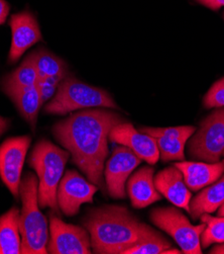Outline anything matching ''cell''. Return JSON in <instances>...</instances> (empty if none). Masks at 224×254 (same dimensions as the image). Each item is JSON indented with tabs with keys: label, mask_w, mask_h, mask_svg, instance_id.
<instances>
[{
	"label": "cell",
	"mask_w": 224,
	"mask_h": 254,
	"mask_svg": "<svg viewBox=\"0 0 224 254\" xmlns=\"http://www.w3.org/2000/svg\"><path fill=\"white\" fill-rule=\"evenodd\" d=\"M223 156H224V151H223Z\"/></svg>",
	"instance_id": "cell-33"
},
{
	"label": "cell",
	"mask_w": 224,
	"mask_h": 254,
	"mask_svg": "<svg viewBox=\"0 0 224 254\" xmlns=\"http://www.w3.org/2000/svg\"><path fill=\"white\" fill-rule=\"evenodd\" d=\"M83 223L90 235L92 250L98 254H123L135 244L159 234L121 206L93 209Z\"/></svg>",
	"instance_id": "cell-2"
},
{
	"label": "cell",
	"mask_w": 224,
	"mask_h": 254,
	"mask_svg": "<svg viewBox=\"0 0 224 254\" xmlns=\"http://www.w3.org/2000/svg\"><path fill=\"white\" fill-rule=\"evenodd\" d=\"M123 122L124 120L113 112L85 110L72 114L53 127L55 138L72 155L73 163L103 192L109 133L114 126Z\"/></svg>",
	"instance_id": "cell-1"
},
{
	"label": "cell",
	"mask_w": 224,
	"mask_h": 254,
	"mask_svg": "<svg viewBox=\"0 0 224 254\" xmlns=\"http://www.w3.org/2000/svg\"><path fill=\"white\" fill-rule=\"evenodd\" d=\"M159 151L160 157L164 162L177 160L183 161L185 158L184 148L188 141L187 138H175V137H155Z\"/></svg>",
	"instance_id": "cell-23"
},
{
	"label": "cell",
	"mask_w": 224,
	"mask_h": 254,
	"mask_svg": "<svg viewBox=\"0 0 224 254\" xmlns=\"http://www.w3.org/2000/svg\"><path fill=\"white\" fill-rule=\"evenodd\" d=\"M192 159L214 163L220 160L224 151V108L214 111L200 126L189 142Z\"/></svg>",
	"instance_id": "cell-7"
},
{
	"label": "cell",
	"mask_w": 224,
	"mask_h": 254,
	"mask_svg": "<svg viewBox=\"0 0 224 254\" xmlns=\"http://www.w3.org/2000/svg\"><path fill=\"white\" fill-rule=\"evenodd\" d=\"M209 253H211V254H224V242H223V243H220V244H218V245H216V246H214V247L210 250Z\"/></svg>",
	"instance_id": "cell-31"
},
{
	"label": "cell",
	"mask_w": 224,
	"mask_h": 254,
	"mask_svg": "<svg viewBox=\"0 0 224 254\" xmlns=\"http://www.w3.org/2000/svg\"><path fill=\"white\" fill-rule=\"evenodd\" d=\"M175 166L182 172L188 189L193 191L213 184L224 173V159L214 163L182 161Z\"/></svg>",
	"instance_id": "cell-16"
},
{
	"label": "cell",
	"mask_w": 224,
	"mask_h": 254,
	"mask_svg": "<svg viewBox=\"0 0 224 254\" xmlns=\"http://www.w3.org/2000/svg\"><path fill=\"white\" fill-rule=\"evenodd\" d=\"M22 209L19 215V231L21 236V253L45 254L48 242V228L45 217L39 205V180L29 172L19 187Z\"/></svg>",
	"instance_id": "cell-3"
},
{
	"label": "cell",
	"mask_w": 224,
	"mask_h": 254,
	"mask_svg": "<svg viewBox=\"0 0 224 254\" xmlns=\"http://www.w3.org/2000/svg\"><path fill=\"white\" fill-rule=\"evenodd\" d=\"M218 216L224 217V204L218 209Z\"/></svg>",
	"instance_id": "cell-32"
},
{
	"label": "cell",
	"mask_w": 224,
	"mask_h": 254,
	"mask_svg": "<svg viewBox=\"0 0 224 254\" xmlns=\"http://www.w3.org/2000/svg\"><path fill=\"white\" fill-rule=\"evenodd\" d=\"M9 98L14 103L21 117L31 125L33 130H35L39 111L43 106L37 84L10 94Z\"/></svg>",
	"instance_id": "cell-20"
},
{
	"label": "cell",
	"mask_w": 224,
	"mask_h": 254,
	"mask_svg": "<svg viewBox=\"0 0 224 254\" xmlns=\"http://www.w3.org/2000/svg\"><path fill=\"white\" fill-rule=\"evenodd\" d=\"M31 142L30 136H21L0 145V177L15 198L19 195L21 171Z\"/></svg>",
	"instance_id": "cell-9"
},
{
	"label": "cell",
	"mask_w": 224,
	"mask_h": 254,
	"mask_svg": "<svg viewBox=\"0 0 224 254\" xmlns=\"http://www.w3.org/2000/svg\"><path fill=\"white\" fill-rule=\"evenodd\" d=\"M154 172V168L145 166L135 171L130 179L128 192L134 208L142 209L162 198L156 189Z\"/></svg>",
	"instance_id": "cell-15"
},
{
	"label": "cell",
	"mask_w": 224,
	"mask_h": 254,
	"mask_svg": "<svg viewBox=\"0 0 224 254\" xmlns=\"http://www.w3.org/2000/svg\"><path fill=\"white\" fill-rule=\"evenodd\" d=\"M171 247L172 244L161 234H158L153 238L145 239L135 244L124 251L123 254H160Z\"/></svg>",
	"instance_id": "cell-24"
},
{
	"label": "cell",
	"mask_w": 224,
	"mask_h": 254,
	"mask_svg": "<svg viewBox=\"0 0 224 254\" xmlns=\"http://www.w3.org/2000/svg\"><path fill=\"white\" fill-rule=\"evenodd\" d=\"M70 153L52 142L42 140L36 144L29 163L39 180V205L41 208H51L59 212L57 191Z\"/></svg>",
	"instance_id": "cell-4"
},
{
	"label": "cell",
	"mask_w": 224,
	"mask_h": 254,
	"mask_svg": "<svg viewBox=\"0 0 224 254\" xmlns=\"http://www.w3.org/2000/svg\"><path fill=\"white\" fill-rule=\"evenodd\" d=\"M19 215V210L13 207L0 217V254L21 253Z\"/></svg>",
	"instance_id": "cell-18"
},
{
	"label": "cell",
	"mask_w": 224,
	"mask_h": 254,
	"mask_svg": "<svg viewBox=\"0 0 224 254\" xmlns=\"http://www.w3.org/2000/svg\"><path fill=\"white\" fill-rule=\"evenodd\" d=\"M40 80L39 74L35 65L33 54L31 53L18 68L10 74L4 76L1 80V88L6 95L32 87Z\"/></svg>",
	"instance_id": "cell-19"
},
{
	"label": "cell",
	"mask_w": 224,
	"mask_h": 254,
	"mask_svg": "<svg viewBox=\"0 0 224 254\" xmlns=\"http://www.w3.org/2000/svg\"><path fill=\"white\" fill-rule=\"evenodd\" d=\"M199 219L206 224L200 237L203 248L224 242V217H212L209 214H203Z\"/></svg>",
	"instance_id": "cell-22"
},
{
	"label": "cell",
	"mask_w": 224,
	"mask_h": 254,
	"mask_svg": "<svg viewBox=\"0 0 224 254\" xmlns=\"http://www.w3.org/2000/svg\"><path fill=\"white\" fill-rule=\"evenodd\" d=\"M51 254H90L89 232L82 227L67 224L59 217H49V239L46 246Z\"/></svg>",
	"instance_id": "cell-8"
},
{
	"label": "cell",
	"mask_w": 224,
	"mask_h": 254,
	"mask_svg": "<svg viewBox=\"0 0 224 254\" xmlns=\"http://www.w3.org/2000/svg\"><path fill=\"white\" fill-rule=\"evenodd\" d=\"M9 25L12 41L8 54V63L13 64L30 48L42 40V33L36 16L30 10L13 14L9 20Z\"/></svg>",
	"instance_id": "cell-13"
},
{
	"label": "cell",
	"mask_w": 224,
	"mask_h": 254,
	"mask_svg": "<svg viewBox=\"0 0 224 254\" xmlns=\"http://www.w3.org/2000/svg\"><path fill=\"white\" fill-rule=\"evenodd\" d=\"M40 79L53 77V76H65L68 72V66L64 60L48 52L47 50L40 49L32 53Z\"/></svg>",
	"instance_id": "cell-21"
},
{
	"label": "cell",
	"mask_w": 224,
	"mask_h": 254,
	"mask_svg": "<svg viewBox=\"0 0 224 254\" xmlns=\"http://www.w3.org/2000/svg\"><path fill=\"white\" fill-rule=\"evenodd\" d=\"M10 6L6 0H0V24H3L9 13Z\"/></svg>",
	"instance_id": "cell-29"
},
{
	"label": "cell",
	"mask_w": 224,
	"mask_h": 254,
	"mask_svg": "<svg viewBox=\"0 0 224 254\" xmlns=\"http://www.w3.org/2000/svg\"><path fill=\"white\" fill-rule=\"evenodd\" d=\"M152 222L170 236L181 247L185 254H200V237L205 223L194 226L188 218L176 208H157L151 213Z\"/></svg>",
	"instance_id": "cell-6"
},
{
	"label": "cell",
	"mask_w": 224,
	"mask_h": 254,
	"mask_svg": "<svg viewBox=\"0 0 224 254\" xmlns=\"http://www.w3.org/2000/svg\"><path fill=\"white\" fill-rule=\"evenodd\" d=\"M196 1L212 10H217L224 6V0H196Z\"/></svg>",
	"instance_id": "cell-28"
},
{
	"label": "cell",
	"mask_w": 224,
	"mask_h": 254,
	"mask_svg": "<svg viewBox=\"0 0 224 254\" xmlns=\"http://www.w3.org/2000/svg\"><path fill=\"white\" fill-rule=\"evenodd\" d=\"M224 204V173L190 201V215L197 220L203 214L216 212Z\"/></svg>",
	"instance_id": "cell-17"
},
{
	"label": "cell",
	"mask_w": 224,
	"mask_h": 254,
	"mask_svg": "<svg viewBox=\"0 0 224 254\" xmlns=\"http://www.w3.org/2000/svg\"><path fill=\"white\" fill-rule=\"evenodd\" d=\"M155 185L158 191L172 204L190 212L191 192L185 184L182 172L176 166L160 171L155 177Z\"/></svg>",
	"instance_id": "cell-14"
},
{
	"label": "cell",
	"mask_w": 224,
	"mask_h": 254,
	"mask_svg": "<svg viewBox=\"0 0 224 254\" xmlns=\"http://www.w3.org/2000/svg\"><path fill=\"white\" fill-rule=\"evenodd\" d=\"M140 162L141 159L130 148L122 145L114 148L104 169L106 189L110 196L113 198L126 197L127 180Z\"/></svg>",
	"instance_id": "cell-11"
},
{
	"label": "cell",
	"mask_w": 224,
	"mask_h": 254,
	"mask_svg": "<svg viewBox=\"0 0 224 254\" xmlns=\"http://www.w3.org/2000/svg\"><path fill=\"white\" fill-rule=\"evenodd\" d=\"M108 140L130 148L141 160L156 164L160 158V151L156 139L145 133L135 130L131 123H120L114 126Z\"/></svg>",
	"instance_id": "cell-12"
},
{
	"label": "cell",
	"mask_w": 224,
	"mask_h": 254,
	"mask_svg": "<svg viewBox=\"0 0 224 254\" xmlns=\"http://www.w3.org/2000/svg\"><path fill=\"white\" fill-rule=\"evenodd\" d=\"M9 128V120L0 117V136Z\"/></svg>",
	"instance_id": "cell-30"
},
{
	"label": "cell",
	"mask_w": 224,
	"mask_h": 254,
	"mask_svg": "<svg viewBox=\"0 0 224 254\" xmlns=\"http://www.w3.org/2000/svg\"><path fill=\"white\" fill-rule=\"evenodd\" d=\"M139 131L154 138L162 136L189 139L196 132V128L192 126L172 127V128H148V127H145L144 128V127H142V128L139 129Z\"/></svg>",
	"instance_id": "cell-25"
},
{
	"label": "cell",
	"mask_w": 224,
	"mask_h": 254,
	"mask_svg": "<svg viewBox=\"0 0 224 254\" xmlns=\"http://www.w3.org/2000/svg\"><path fill=\"white\" fill-rule=\"evenodd\" d=\"M64 78V76H53V77L43 78L38 81L37 86L39 88L43 104H45L48 98L54 97L61 81Z\"/></svg>",
	"instance_id": "cell-27"
},
{
	"label": "cell",
	"mask_w": 224,
	"mask_h": 254,
	"mask_svg": "<svg viewBox=\"0 0 224 254\" xmlns=\"http://www.w3.org/2000/svg\"><path fill=\"white\" fill-rule=\"evenodd\" d=\"M203 105L207 109L224 108V77L211 86L203 98Z\"/></svg>",
	"instance_id": "cell-26"
},
{
	"label": "cell",
	"mask_w": 224,
	"mask_h": 254,
	"mask_svg": "<svg viewBox=\"0 0 224 254\" xmlns=\"http://www.w3.org/2000/svg\"><path fill=\"white\" fill-rule=\"evenodd\" d=\"M97 190L95 185L87 182L76 170H68L58 187L59 209L68 217L75 216L83 204L93 201Z\"/></svg>",
	"instance_id": "cell-10"
},
{
	"label": "cell",
	"mask_w": 224,
	"mask_h": 254,
	"mask_svg": "<svg viewBox=\"0 0 224 254\" xmlns=\"http://www.w3.org/2000/svg\"><path fill=\"white\" fill-rule=\"evenodd\" d=\"M95 107L118 109L106 90L86 84L67 74L53 99L45 107V112L49 115H67L77 110Z\"/></svg>",
	"instance_id": "cell-5"
}]
</instances>
